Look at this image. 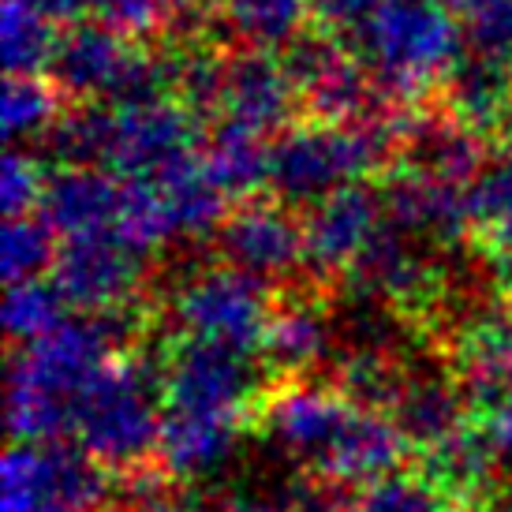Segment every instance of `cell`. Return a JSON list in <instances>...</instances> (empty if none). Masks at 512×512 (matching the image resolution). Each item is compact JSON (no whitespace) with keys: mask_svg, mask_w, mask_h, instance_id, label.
Segmentation results:
<instances>
[{"mask_svg":"<svg viewBox=\"0 0 512 512\" xmlns=\"http://www.w3.org/2000/svg\"><path fill=\"white\" fill-rule=\"evenodd\" d=\"M143 341V318L116 314H68L42 341L23 344L8 363V430L12 441L45 445L72 434V408L79 393L116 356Z\"/></svg>","mask_w":512,"mask_h":512,"instance_id":"cell-1","label":"cell"},{"mask_svg":"<svg viewBox=\"0 0 512 512\" xmlns=\"http://www.w3.org/2000/svg\"><path fill=\"white\" fill-rule=\"evenodd\" d=\"M161 370H150L139 352L116 356L86 385L72 408V438L101 468L120 475L157 464L165 400Z\"/></svg>","mask_w":512,"mask_h":512,"instance_id":"cell-2","label":"cell"},{"mask_svg":"<svg viewBox=\"0 0 512 512\" xmlns=\"http://www.w3.org/2000/svg\"><path fill=\"white\" fill-rule=\"evenodd\" d=\"M270 285L258 277L236 270V266H191L176 277L169 292V318L172 329L184 341L225 344L236 352L255 356L262 348L266 326L273 318Z\"/></svg>","mask_w":512,"mask_h":512,"instance_id":"cell-3","label":"cell"},{"mask_svg":"<svg viewBox=\"0 0 512 512\" xmlns=\"http://www.w3.org/2000/svg\"><path fill=\"white\" fill-rule=\"evenodd\" d=\"M113 471L79 445L12 441L0 479V512H105L113 501Z\"/></svg>","mask_w":512,"mask_h":512,"instance_id":"cell-4","label":"cell"},{"mask_svg":"<svg viewBox=\"0 0 512 512\" xmlns=\"http://www.w3.org/2000/svg\"><path fill=\"white\" fill-rule=\"evenodd\" d=\"M356 412L359 404H352L333 382L285 378L266 385V393L258 397L255 423L281 453L303 464L307 475L322 479Z\"/></svg>","mask_w":512,"mask_h":512,"instance_id":"cell-5","label":"cell"},{"mask_svg":"<svg viewBox=\"0 0 512 512\" xmlns=\"http://www.w3.org/2000/svg\"><path fill=\"white\" fill-rule=\"evenodd\" d=\"M161 400L169 412L255 419L258 397L266 393L251 352L225 344L180 341L161 359Z\"/></svg>","mask_w":512,"mask_h":512,"instance_id":"cell-6","label":"cell"},{"mask_svg":"<svg viewBox=\"0 0 512 512\" xmlns=\"http://www.w3.org/2000/svg\"><path fill=\"white\" fill-rule=\"evenodd\" d=\"M202 116L191 113L180 98L109 105L101 169L120 180H154L169 169L199 157Z\"/></svg>","mask_w":512,"mask_h":512,"instance_id":"cell-7","label":"cell"},{"mask_svg":"<svg viewBox=\"0 0 512 512\" xmlns=\"http://www.w3.org/2000/svg\"><path fill=\"white\" fill-rule=\"evenodd\" d=\"M285 68L296 83L303 120L356 124L393 105L382 98L367 64L326 34H303L296 45H288Z\"/></svg>","mask_w":512,"mask_h":512,"instance_id":"cell-8","label":"cell"},{"mask_svg":"<svg viewBox=\"0 0 512 512\" xmlns=\"http://www.w3.org/2000/svg\"><path fill=\"white\" fill-rule=\"evenodd\" d=\"M221 262L258 277L262 285L296 288L307 266V236L303 217L281 199H247L228 210L214 232Z\"/></svg>","mask_w":512,"mask_h":512,"instance_id":"cell-9","label":"cell"},{"mask_svg":"<svg viewBox=\"0 0 512 512\" xmlns=\"http://www.w3.org/2000/svg\"><path fill=\"white\" fill-rule=\"evenodd\" d=\"M49 281L75 314L131 311L146 281L143 251L131 247L120 232L64 240Z\"/></svg>","mask_w":512,"mask_h":512,"instance_id":"cell-10","label":"cell"},{"mask_svg":"<svg viewBox=\"0 0 512 512\" xmlns=\"http://www.w3.org/2000/svg\"><path fill=\"white\" fill-rule=\"evenodd\" d=\"M382 225V187L367 184V180L341 187V191L326 195L322 202L307 206L303 236H307V273H311V285L329 292V285L344 281V273L356 266V258L378 236Z\"/></svg>","mask_w":512,"mask_h":512,"instance_id":"cell-11","label":"cell"},{"mask_svg":"<svg viewBox=\"0 0 512 512\" xmlns=\"http://www.w3.org/2000/svg\"><path fill=\"white\" fill-rule=\"evenodd\" d=\"M296 116H303V109H299V94L285 68V57H273L266 49L228 53L225 72H221L217 124L277 139L292 124H299Z\"/></svg>","mask_w":512,"mask_h":512,"instance_id":"cell-12","label":"cell"},{"mask_svg":"<svg viewBox=\"0 0 512 512\" xmlns=\"http://www.w3.org/2000/svg\"><path fill=\"white\" fill-rule=\"evenodd\" d=\"M341 285L344 292L382 299V303L412 318L419 307L438 299L441 270L423 251V240H415V236L385 221L378 228V236L363 247L356 266L344 273Z\"/></svg>","mask_w":512,"mask_h":512,"instance_id":"cell-13","label":"cell"},{"mask_svg":"<svg viewBox=\"0 0 512 512\" xmlns=\"http://www.w3.org/2000/svg\"><path fill=\"white\" fill-rule=\"evenodd\" d=\"M460 393L471 412L490 415L512 400V307L494 303L483 311L468 314L453 329L449 359Z\"/></svg>","mask_w":512,"mask_h":512,"instance_id":"cell-14","label":"cell"},{"mask_svg":"<svg viewBox=\"0 0 512 512\" xmlns=\"http://www.w3.org/2000/svg\"><path fill=\"white\" fill-rule=\"evenodd\" d=\"M471 187L397 161L385 172V221L423 243L449 247L471 228Z\"/></svg>","mask_w":512,"mask_h":512,"instance_id":"cell-15","label":"cell"},{"mask_svg":"<svg viewBox=\"0 0 512 512\" xmlns=\"http://www.w3.org/2000/svg\"><path fill=\"white\" fill-rule=\"evenodd\" d=\"M329 292L318 285L311 288H285L277 299L273 318L262 337V363L273 374V382L285 378H311L326 363V356L337 348V322L326 303Z\"/></svg>","mask_w":512,"mask_h":512,"instance_id":"cell-16","label":"cell"},{"mask_svg":"<svg viewBox=\"0 0 512 512\" xmlns=\"http://www.w3.org/2000/svg\"><path fill=\"white\" fill-rule=\"evenodd\" d=\"M124 180L98 165H60L45 180L38 214L64 240L105 236L120 228Z\"/></svg>","mask_w":512,"mask_h":512,"instance_id":"cell-17","label":"cell"},{"mask_svg":"<svg viewBox=\"0 0 512 512\" xmlns=\"http://www.w3.org/2000/svg\"><path fill=\"white\" fill-rule=\"evenodd\" d=\"M434 101L486 143L512 139V68L501 60L475 49L464 53L445 75Z\"/></svg>","mask_w":512,"mask_h":512,"instance_id":"cell-18","label":"cell"},{"mask_svg":"<svg viewBox=\"0 0 512 512\" xmlns=\"http://www.w3.org/2000/svg\"><path fill=\"white\" fill-rule=\"evenodd\" d=\"M468 415V400H464L449 367H408L404 385L389 408V419L419 453H430L441 441H449L453 434L471 427Z\"/></svg>","mask_w":512,"mask_h":512,"instance_id":"cell-19","label":"cell"},{"mask_svg":"<svg viewBox=\"0 0 512 512\" xmlns=\"http://www.w3.org/2000/svg\"><path fill=\"white\" fill-rule=\"evenodd\" d=\"M247 419H221V415L169 412L161 419V445L157 464L169 471L176 483L206 479L225 464Z\"/></svg>","mask_w":512,"mask_h":512,"instance_id":"cell-20","label":"cell"},{"mask_svg":"<svg viewBox=\"0 0 512 512\" xmlns=\"http://www.w3.org/2000/svg\"><path fill=\"white\" fill-rule=\"evenodd\" d=\"M501 453L483 427H464L438 449L423 453V475L438 483L464 512L483 509L498 486Z\"/></svg>","mask_w":512,"mask_h":512,"instance_id":"cell-21","label":"cell"},{"mask_svg":"<svg viewBox=\"0 0 512 512\" xmlns=\"http://www.w3.org/2000/svg\"><path fill=\"white\" fill-rule=\"evenodd\" d=\"M154 184L161 187V199L169 206L172 228L176 236H206L217 232L221 221L228 217V195L221 191L206 161L191 157L184 165L169 169L165 176H154Z\"/></svg>","mask_w":512,"mask_h":512,"instance_id":"cell-22","label":"cell"},{"mask_svg":"<svg viewBox=\"0 0 512 512\" xmlns=\"http://www.w3.org/2000/svg\"><path fill=\"white\" fill-rule=\"evenodd\" d=\"M270 146L255 131L214 124V135L202 150V161L228 199H255L262 187H270Z\"/></svg>","mask_w":512,"mask_h":512,"instance_id":"cell-23","label":"cell"},{"mask_svg":"<svg viewBox=\"0 0 512 512\" xmlns=\"http://www.w3.org/2000/svg\"><path fill=\"white\" fill-rule=\"evenodd\" d=\"M57 15L42 0H4L0 12V45L8 75H42L57 57L60 34Z\"/></svg>","mask_w":512,"mask_h":512,"instance_id":"cell-24","label":"cell"},{"mask_svg":"<svg viewBox=\"0 0 512 512\" xmlns=\"http://www.w3.org/2000/svg\"><path fill=\"white\" fill-rule=\"evenodd\" d=\"M225 30L236 34L247 49H288L307 34L311 0H217Z\"/></svg>","mask_w":512,"mask_h":512,"instance_id":"cell-25","label":"cell"},{"mask_svg":"<svg viewBox=\"0 0 512 512\" xmlns=\"http://www.w3.org/2000/svg\"><path fill=\"white\" fill-rule=\"evenodd\" d=\"M68 109V98L60 94V86L42 75H8L4 83V101H0V124L8 143L23 139H45L53 124Z\"/></svg>","mask_w":512,"mask_h":512,"instance_id":"cell-26","label":"cell"},{"mask_svg":"<svg viewBox=\"0 0 512 512\" xmlns=\"http://www.w3.org/2000/svg\"><path fill=\"white\" fill-rule=\"evenodd\" d=\"M60 255L57 232L38 217H8L0 236V273L8 285L45 281Z\"/></svg>","mask_w":512,"mask_h":512,"instance_id":"cell-27","label":"cell"},{"mask_svg":"<svg viewBox=\"0 0 512 512\" xmlns=\"http://www.w3.org/2000/svg\"><path fill=\"white\" fill-rule=\"evenodd\" d=\"M68 303L57 292L53 281H23V285H8V299H4V329H8V341L15 348L23 344L42 341L45 333L68 318Z\"/></svg>","mask_w":512,"mask_h":512,"instance_id":"cell-28","label":"cell"},{"mask_svg":"<svg viewBox=\"0 0 512 512\" xmlns=\"http://www.w3.org/2000/svg\"><path fill=\"white\" fill-rule=\"evenodd\" d=\"M344 512H464L427 475H385L378 483L356 490Z\"/></svg>","mask_w":512,"mask_h":512,"instance_id":"cell-29","label":"cell"},{"mask_svg":"<svg viewBox=\"0 0 512 512\" xmlns=\"http://www.w3.org/2000/svg\"><path fill=\"white\" fill-rule=\"evenodd\" d=\"M471 228L490 232V228H512V139L494 150L483 176L471 184Z\"/></svg>","mask_w":512,"mask_h":512,"instance_id":"cell-30","label":"cell"},{"mask_svg":"<svg viewBox=\"0 0 512 512\" xmlns=\"http://www.w3.org/2000/svg\"><path fill=\"white\" fill-rule=\"evenodd\" d=\"M176 4L180 0H98L94 19L128 42L150 45L154 38H169Z\"/></svg>","mask_w":512,"mask_h":512,"instance_id":"cell-31","label":"cell"},{"mask_svg":"<svg viewBox=\"0 0 512 512\" xmlns=\"http://www.w3.org/2000/svg\"><path fill=\"white\" fill-rule=\"evenodd\" d=\"M460 19L475 53H486L512 68V0H471Z\"/></svg>","mask_w":512,"mask_h":512,"instance_id":"cell-32","label":"cell"},{"mask_svg":"<svg viewBox=\"0 0 512 512\" xmlns=\"http://www.w3.org/2000/svg\"><path fill=\"white\" fill-rule=\"evenodd\" d=\"M45 180L49 172L34 161L30 154H23L19 146L8 150L4 157V172H0V202H4V214L8 217H30L42 206Z\"/></svg>","mask_w":512,"mask_h":512,"instance_id":"cell-33","label":"cell"},{"mask_svg":"<svg viewBox=\"0 0 512 512\" xmlns=\"http://www.w3.org/2000/svg\"><path fill=\"white\" fill-rule=\"evenodd\" d=\"M378 4L382 0H311V19L318 34H326V38H333V42H341L344 49L356 53L359 38L370 27Z\"/></svg>","mask_w":512,"mask_h":512,"instance_id":"cell-34","label":"cell"},{"mask_svg":"<svg viewBox=\"0 0 512 512\" xmlns=\"http://www.w3.org/2000/svg\"><path fill=\"white\" fill-rule=\"evenodd\" d=\"M483 430L490 434V441L498 445L501 456H512V400H505L501 408L483 415Z\"/></svg>","mask_w":512,"mask_h":512,"instance_id":"cell-35","label":"cell"},{"mask_svg":"<svg viewBox=\"0 0 512 512\" xmlns=\"http://www.w3.org/2000/svg\"><path fill=\"white\" fill-rule=\"evenodd\" d=\"M42 4L57 15L60 23H64V19H68V23H79L83 15L98 12V0H42Z\"/></svg>","mask_w":512,"mask_h":512,"instance_id":"cell-36","label":"cell"},{"mask_svg":"<svg viewBox=\"0 0 512 512\" xmlns=\"http://www.w3.org/2000/svg\"><path fill=\"white\" fill-rule=\"evenodd\" d=\"M228 512H299L292 501H243V505H232Z\"/></svg>","mask_w":512,"mask_h":512,"instance_id":"cell-37","label":"cell"},{"mask_svg":"<svg viewBox=\"0 0 512 512\" xmlns=\"http://www.w3.org/2000/svg\"><path fill=\"white\" fill-rule=\"evenodd\" d=\"M505 303H509V307H512V288H509V292H505Z\"/></svg>","mask_w":512,"mask_h":512,"instance_id":"cell-38","label":"cell"}]
</instances>
